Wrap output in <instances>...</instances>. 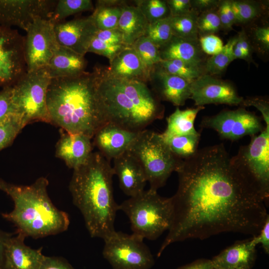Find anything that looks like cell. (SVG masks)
<instances>
[{"mask_svg": "<svg viewBox=\"0 0 269 269\" xmlns=\"http://www.w3.org/2000/svg\"><path fill=\"white\" fill-rule=\"evenodd\" d=\"M204 107H196L180 110L177 107L175 111L167 118V126L160 134L163 138L195 134L198 132L194 128V123L198 113Z\"/></svg>", "mask_w": 269, "mask_h": 269, "instance_id": "27", "label": "cell"}, {"mask_svg": "<svg viewBox=\"0 0 269 269\" xmlns=\"http://www.w3.org/2000/svg\"><path fill=\"white\" fill-rule=\"evenodd\" d=\"M98 92L107 123L133 132H141L164 116L159 99L146 83L116 78L97 67Z\"/></svg>", "mask_w": 269, "mask_h": 269, "instance_id": "4", "label": "cell"}, {"mask_svg": "<svg viewBox=\"0 0 269 269\" xmlns=\"http://www.w3.org/2000/svg\"><path fill=\"white\" fill-rule=\"evenodd\" d=\"M177 269H213V266L211 260L199 259Z\"/></svg>", "mask_w": 269, "mask_h": 269, "instance_id": "51", "label": "cell"}, {"mask_svg": "<svg viewBox=\"0 0 269 269\" xmlns=\"http://www.w3.org/2000/svg\"><path fill=\"white\" fill-rule=\"evenodd\" d=\"M40 269H75L65 259L45 256Z\"/></svg>", "mask_w": 269, "mask_h": 269, "instance_id": "47", "label": "cell"}, {"mask_svg": "<svg viewBox=\"0 0 269 269\" xmlns=\"http://www.w3.org/2000/svg\"><path fill=\"white\" fill-rule=\"evenodd\" d=\"M162 138L173 154L177 158L184 160L193 156L198 150L200 134L198 132L193 134Z\"/></svg>", "mask_w": 269, "mask_h": 269, "instance_id": "29", "label": "cell"}, {"mask_svg": "<svg viewBox=\"0 0 269 269\" xmlns=\"http://www.w3.org/2000/svg\"><path fill=\"white\" fill-rule=\"evenodd\" d=\"M218 14L219 16L222 29L226 31L233 30V26L234 23L230 19L222 2V0H220V2L218 8Z\"/></svg>", "mask_w": 269, "mask_h": 269, "instance_id": "52", "label": "cell"}, {"mask_svg": "<svg viewBox=\"0 0 269 269\" xmlns=\"http://www.w3.org/2000/svg\"><path fill=\"white\" fill-rule=\"evenodd\" d=\"M58 44L84 55L97 28L91 15L54 24Z\"/></svg>", "mask_w": 269, "mask_h": 269, "instance_id": "16", "label": "cell"}, {"mask_svg": "<svg viewBox=\"0 0 269 269\" xmlns=\"http://www.w3.org/2000/svg\"><path fill=\"white\" fill-rule=\"evenodd\" d=\"M27 72L24 36L0 25V87H11Z\"/></svg>", "mask_w": 269, "mask_h": 269, "instance_id": "12", "label": "cell"}, {"mask_svg": "<svg viewBox=\"0 0 269 269\" xmlns=\"http://www.w3.org/2000/svg\"><path fill=\"white\" fill-rule=\"evenodd\" d=\"M162 60H179L194 65L204 67L207 60L198 39H185L173 36L159 48Z\"/></svg>", "mask_w": 269, "mask_h": 269, "instance_id": "23", "label": "cell"}, {"mask_svg": "<svg viewBox=\"0 0 269 269\" xmlns=\"http://www.w3.org/2000/svg\"><path fill=\"white\" fill-rule=\"evenodd\" d=\"M253 242L257 246L260 244L264 252L269 254V216L266 219L259 233L252 238Z\"/></svg>", "mask_w": 269, "mask_h": 269, "instance_id": "48", "label": "cell"}, {"mask_svg": "<svg viewBox=\"0 0 269 269\" xmlns=\"http://www.w3.org/2000/svg\"><path fill=\"white\" fill-rule=\"evenodd\" d=\"M192 10L198 14L202 12L217 8L220 0H191Z\"/></svg>", "mask_w": 269, "mask_h": 269, "instance_id": "50", "label": "cell"}, {"mask_svg": "<svg viewBox=\"0 0 269 269\" xmlns=\"http://www.w3.org/2000/svg\"><path fill=\"white\" fill-rule=\"evenodd\" d=\"M24 128L19 120L13 116L0 125V151L9 146Z\"/></svg>", "mask_w": 269, "mask_h": 269, "instance_id": "39", "label": "cell"}, {"mask_svg": "<svg viewBox=\"0 0 269 269\" xmlns=\"http://www.w3.org/2000/svg\"><path fill=\"white\" fill-rule=\"evenodd\" d=\"M131 47L138 55L150 78L153 67L163 61L160 55L159 48L145 36L139 38Z\"/></svg>", "mask_w": 269, "mask_h": 269, "instance_id": "32", "label": "cell"}, {"mask_svg": "<svg viewBox=\"0 0 269 269\" xmlns=\"http://www.w3.org/2000/svg\"><path fill=\"white\" fill-rule=\"evenodd\" d=\"M114 175L110 161L99 151L73 170L69 189L74 205L81 212L92 238L105 241L116 232L115 221L119 205L113 189Z\"/></svg>", "mask_w": 269, "mask_h": 269, "instance_id": "3", "label": "cell"}, {"mask_svg": "<svg viewBox=\"0 0 269 269\" xmlns=\"http://www.w3.org/2000/svg\"><path fill=\"white\" fill-rule=\"evenodd\" d=\"M55 146V156L73 170L84 164L93 152L92 137L81 134H71L62 129Z\"/></svg>", "mask_w": 269, "mask_h": 269, "instance_id": "19", "label": "cell"}, {"mask_svg": "<svg viewBox=\"0 0 269 269\" xmlns=\"http://www.w3.org/2000/svg\"><path fill=\"white\" fill-rule=\"evenodd\" d=\"M236 23L244 24L259 17L262 12L261 5L252 0H231Z\"/></svg>", "mask_w": 269, "mask_h": 269, "instance_id": "36", "label": "cell"}, {"mask_svg": "<svg viewBox=\"0 0 269 269\" xmlns=\"http://www.w3.org/2000/svg\"><path fill=\"white\" fill-rule=\"evenodd\" d=\"M176 172L172 222L158 258L170 245L188 239L224 232L258 234L269 216L267 202L223 144L198 149Z\"/></svg>", "mask_w": 269, "mask_h": 269, "instance_id": "1", "label": "cell"}, {"mask_svg": "<svg viewBox=\"0 0 269 269\" xmlns=\"http://www.w3.org/2000/svg\"><path fill=\"white\" fill-rule=\"evenodd\" d=\"M198 40L202 51L211 56L221 51L224 45L221 38L215 34L200 36Z\"/></svg>", "mask_w": 269, "mask_h": 269, "instance_id": "42", "label": "cell"}, {"mask_svg": "<svg viewBox=\"0 0 269 269\" xmlns=\"http://www.w3.org/2000/svg\"><path fill=\"white\" fill-rule=\"evenodd\" d=\"M48 184L44 177L29 185H16L0 178V190L14 203L13 209L1 216L14 225L16 233L36 239L61 233L68 228L69 215L51 201L47 192Z\"/></svg>", "mask_w": 269, "mask_h": 269, "instance_id": "5", "label": "cell"}, {"mask_svg": "<svg viewBox=\"0 0 269 269\" xmlns=\"http://www.w3.org/2000/svg\"><path fill=\"white\" fill-rule=\"evenodd\" d=\"M113 160L114 174L117 176L123 192L130 197L142 192L147 180L144 171L135 157L127 151Z\"/></svg>", "mask_w": 269, "mask_h": 269, "instance_id": "20", "label": "cell"}, {"mask_svg": "<svg viewBox=\"0 0 269 269\" xmlns=\"http://www.w3.org/2000/svg\"><path fill=\"white\" fill-rule=\"evenodd\" d=\"M256 247L252 238L235 243L211 259L213 269H252L256 260Z\"/></svg>", "mask_w": 269, "mask_h": 269, "instance_id": "22", "label": "cell"}, {"mask_svg": "<svg viewBox=\"0 0 269 269\" xmlns=\"http://www.w3.org/2000/svg\"><path fill=\"white\" fill-rule=\"evenodd\" d=\"M15 234L6 244L4 269H40L45 256L42 248L32 249L24 244V235Z\"/></svg>", "mask_w": 269, "mask_h": 269, "instance_id": "21", "label": "cell"}, {"mask_svg": "<svg viewBox=\"0 0 269 269\" xmlns=\"http://www.w3.org/2000/svg\"><path fill=\"white\" fill-rule=\"evenodd\" d=\"M109 75L119 79L149 82V77L138 55L132 47L126 46L110 62L106 68Z\"/></svg>", "mask_w": 269, "mask_h": 269, "instance_id": "24", "label": "cell"}, {"mask_svg": "<svg viewBox=\"0 0 269 269\" xmlns=\"http://www.w3.org/2000/svg\"><path fill=\"white\" fill-rule=\"evenodd\" d=\"M237 39L235 46L241 48L246 55L249 62H253L252 54L253 48L251 43L244 29H242L237 35Z\"/></svg>", "mask_w": 269, "mask_h": 269, "instance_id": "49", "label": "cell"}, {"mask_svg": "<svg viewBox=\"0 0 269 269\" xmlns=\"http://www.w3.org/2000/svg\"><path fill=\"white\" fill-rule=\"evenodd\" d=\"M235 163L257 187L266 201L269 197V125L233 156Z\"/></svg>", "mask_w": 269, "mask_h": 269, "instance_id": "10", "label": "cell"}, {"mask_svg": "<svg viewBox=\"0 0 269 269\" xmlns=\"http://www.w3.org/2000/svg\"><path fill=\"white\" fill-rule=\"evenodd\" d=\"M218 8V7L198 14L197 26L199 37L215 34L222 29Z\"/></svg>", "mask_w": 269, "mask_h": 269, "instance_id": "38", "label": "cell"}, {"mask_svg": "<svg viewBox=\"0 0 269 269\" xmlns=\"http://www.w3.org/2000/svg\"><path fill=\"white\" fill-rule=\"evenodd\" d=\"M97 68L74 77L51 79L47 93L50 124L93 138L107 123L98 92Z\"/></svg>", "mask_w": 269, "mask_h": 269, "instance_id": "2", "label": "cell"}, {"mask_svg": "<svg viewBox=\"0 0 269 269\" xmlns=\"http://www.w3.org/2000/svg\"><path fill=\"white\" fill-rule=\"evenodd\" d=\"M128 151L140 164L149 189L154 191L165 185L183 161L173 154L160 134L146 129L140 133Z\"/></svg>", "mask_w": 269, "mask_h": 269, "instance_id": "7", "label": "cell"}, {"mask_svg": "<svg viewBox=\"0 0 269 269\" xmlns=\"http://www.w3.org/2000/svg\"><path fill=\"white\" fill-rule=\"evenodd\" d=\"M233 56L234 60L241 59L249 62L246 55L242 50L241 48L235 47V45L233 49Z\"/></svg>", "mask_w": 269, "mask_h": 269, "instance_id": "54", "label": "cell"}, {"mask_svg": "<svg viewBox=\"0 0 269 269\" xmlns=\"http://www.w3.org/2000/svg\"><path fill=\"white\" fill-rule=\"evenodd\" d=\"M94 37L111 44L124 45L122 34L117 27L106 30L97 29Z\"/></svg>", "mask_w": 269, "mask_h": 269, "instance_id": "44", "label": "cell"}, {"mask_svg": "<svg viewBox=\"0 0 269 269\" xmlns=\"http://www.w3.org/2000/svg\"><path fill=\"white\" fill-rule=\"evenodd\" d=\"M145 36L158 48L167 43L173 36L169 17L149 23Z\"/></svg>", "mask_w": 269, "mask_h": 269, "instance_id": "37", "label": "cell"}, {"mask_svg": "<svg viewBox=\"0 0 269 269\" xmlns=\"http://www.w3.org/2000/svg\"><path fill=\"white\" fill-rule=\"evenodd\" d=\"M128 217L133 234L155 240L171 224L173 207L171 198L160 196L157 191L144 190L119 205Z\"/></svg>", "mask_w": 269, "mask_h": 269, "instance_id": "6", "label": "cell"}, {"mask_svg": "<svg viewBox=\"0 0 269 269\" xmlns=\"http://www.w3.org/2000/svg\"><path fill=\"white\" fill-rule=\"evenodd\" d=\"M103 256L112 269H150L155 261L143 239L116 231L104 241Z\"/></svg>", "mask_w": 269, "mask_h": 269, "instance_id": "9", "label": "cell"}, {"mask_svg": "<svg viewBox=\"0 0 269 269\" xmlns=\"http://www.w3.org/2000/svg\"><path fill=\"white\" fill-rule=\"evenodd\" d=\"M200 126L215 131L223 139L235 141L245 136L257 134L264 129L260 117L241 107L234 110H223L204 117Z\"/></svg>", "mask_w": 269, "mask_h": 269, "instance_id": "11", "label": "cell"}, {"mask_svg": "<svg viewBox=\"0 0 269 269\" xmlns=\"http://www.w3.org/2000/svg\"><path fill=\"white\" fill-rule=\"evenodd\" d=\"M126 4L124 0H97L91 15L97 28L106 30L116 28Z\"/></svg>", "mask_w": 269, "mask_h": 269, "instance_id": "28", "label": "cell"}, {"mask_svg": "<svg viewBox=\"0 0 269 269\" xmlns=\"http://www.w3.org/2000/svg\"><path fill=\"white\" fill-rule=\"evenodd\" d=\"M253 38L256 44L263 51L269 50V27L268 25L256 27L253 31Z\"/></svg>", "mask_w": 269, "mask_h": 269, "instance_id": "46", "label": "cell"}, {"mask_svg": "<svg viewBox=\"0 0 269 269\" xmlns=\"http://www.w3.org/2000/svg\"><path fill=\"white\" fill-rule=\"evenodd\" d=\"M57 0H0V25L25 31L38 18L49 19Z\"/></svg>", "mask_w": 269, "mask_h": 269, "instance_id": "14", "label": "cell"}, {"mask_svg": "<svg viewBox=\"0 0 269 269\" xmlns=\"http://www.w3.org/2000/svg\"><path fill=\"white\" fill-rule=\"evenodd\" d=\"M190 99L196 107H204L208 104L242 107L244 100L230 82L207 74L191 83Z\"/></svg>", "mask_w": 269, "mask_h": 269, "instance_id": "15", "label": "cell"}, {"mask_svg": "<svg viewBox=\"0 0 269 269\" xmlns=\"http://www.w3.org/2000/svg\"><path fill=\"white\" fill-rule=\"evenodd\" d=\"M85 56L59 45L45 67L51 79L74 77L86 72Z\"/></svg>", "mask_w": 269, "mask_h": 269, "instance_id": "25", "label": "cell"}, {"mask_svg": "<svg viewBox=\"0 0 269 269\" xmlns=\"http://www.w3.org/2000/svg\"><path fill=\"white\" fill-rule=\"evenodd\" d=\"M126 46L123 44L114 45L100 41L93 37L88 48L87 52H92L105 56L109 61Z\"/></svg>", "mask_w": 269, "mask_h": 269, "instance_id": "40", "label": "cell"}, {"mask_svg": "<svg viewBox=\"0 0 269 269\" xmlns=\"http://www.w3.org/2000/svg\"><path fill=\"white\" fill-rule=\"evenodd\" d=\"M253 106L262 114L266 125H269V102L263 97H250L244 99L242 107Z\"/></svg>", "mask_w": 269, "mask_h": 269, "instance_id": "43", "label": "cell"}, {"mask_svg": "<svg viewBox=\"0 0 269 269\" xmlns=\"http://www.w3.org/2000/svg\"><path fill=\"white\" fill-rule=\"evenodd\" d=\"M12 234L0 229V269H4L5 255L7 242Z\"/></svg>", "mask_w": 269, "mask_h": 269, "instance_id": "53", "label": "cell"}, {"mask_svg": "<svg viewBox=\"0 0 269 269\" xmlns=\"http://www.w3.org/2000/svg\"><path fill=\"white\" fill-rule=\"evenodd\" d=\"M15 115L12 100V86L0 91V125Z\"/></svg>", "mask_w": 269, "mask_h": 269, "instance_id": "41", "label": "cell"}, {"mask_svg": "<svg viewBox=\"0 0 269 269\" xmlns=\"http://www.w3.org/2000/svg\"><path fill=\"white\" fill-rule=\"evenodd\" d=\"M26 32L24 51L27 71L45 68L59 46L54 24L48 18H38Z\"/></svg>", "mask_w": 269, "mask_h": 269, "instance_id": "13", "label": "cell"}, {"mask_svg": "<svg viewBox=\"0 0 269 269\" xmlns=\"http://www.w3.org/2000/svg\"><path fill=\"white\" fill-rule=\"evenodd\" d=\"M157 65L167 73L182 78L190 83L206 74L204 67L194 65L179 60H163Z\"/></svg>", "mask_w": 269, "mask_h": 269, "instance_id": "34", "label": "cell"}, {"mask_svg": "<svg viewBox=\"0 0 269 269\" xmlns=\"http://www.w3.org/2000/svg\"><path fill=\"white\" fill-rule=\"evenodd\" d=\"M140 132L130 131L107 123L94 134L93 146L110 161L128 151Z\"/></svg>", "mask_w": 269, "mask_h": 269, "instance_id": "17", "label": "cell"}, {"mask_svg": "<svg viewBox=\"0 0 269 269\" xmlns=\"http://www.w3.org/2000/svg\"><path fill=\"white\" fill-rule=\"evenodd\" d=\"M170 16L186 14L192 11L191 0H167Z\"/></svg>", "mask_w": 269, "mask_h": 269, "instance_id": "45", "label": "cell"}, {"mask_svg": "<svg viewBox=\"0 0 269 269\" xmlns=\"http://www.w3.org/2000/svg\"><path fill=\"white\" fill-rule=\"evenodd\" d=\"M149 23L166 18L170 16L166 0H137L134 1Z\"/></svg>", "mask_w": 269, "mask_h": 269, "instance_id": "35", "label": "cell"}, {"mask_svg": "<svg viewBox=\"0 0 269 269\" xmlns=\"http://www.w3.org/2000/svg\"><path fill=\"white\" fill-rule=\"evenodd\" d=\"M148 24L136 6L126 4L117 27L122 34L124 44L131 47L139 38L145 36Z\"/></svg>", "mask_w": 269, "mask_h": 269, "instance_id": "26", "label": "cell"}, {"mask_svg": "<svg viewBox=\"0 0 269 269\" xmlns=\"http://www.w3.org/2000/svg\"><path fill=\"white\" fill-rule=\"evenodd\" d=\"M237 35L231 38L219 53L207 59L204 64V70L207 74L212 76L223 73L234 60L233 47L237 41Z\"/></svg>", "mask_w": 269, "mask_h": 269, "instance_id": "33", "label": "cell"}, {"mask_svg": "<svg viewBox=\"0 0 269 269\" xmlns=\"http://www.w3.org/2000/svg\"><path fill=\"white\" fill-rule=\"evenodd\" d=\"M149 82L159 100L169 102L177 107L183 106L190 99L191 83L167 73L157 65L152 69Z\"/></svg>", "mask_w": 269, "mask_h": 269, "instance_id": "18", "label": "cell"}, {"mask_svg": "<svg viewBox=\"0 0 269 269\" xmlns=\"http://www.w3.org/2000/svg\"><path fill=\"white\" fill-rule=\"evenodd\" d=\"M94 6L91 0H58L49 19L55 24L65 21L69 16L94 10Z\"/></svg>", "mask_w": 269, "mask_h": 269, "instance_id": "30", "label": "cell"}, {"mask_svg": "<svg viewBox=\"0 0 269 269\" xmlns=\"http://www.w3.org/2000/svg\"><path fill=\"white\" fill-rule=\"evenodd\" d=\"M198 14L192 11L179 16H169V21L173 36L189 39H198L197 18Z\"/></svg>", "mask_w": 269, "mask_h": 269, "instance_id": "31", "label": "cell"}, {"mask_svg": "<svg viewBox=\"0 0 269 269\" xmlns=\"http://www.w3.org/2000/svg\"><path fill=\"white\" fill-rule=\"evenodd\" d=\"M51 79L43 68L27 71L12 86L15 114L23 128L37 122L50 124L47 93Z\"/></svg>", "mask_w": 269, "mask_h": 269, "instance_id": "8", "label": "cell"}]
</instances>
